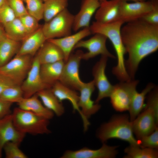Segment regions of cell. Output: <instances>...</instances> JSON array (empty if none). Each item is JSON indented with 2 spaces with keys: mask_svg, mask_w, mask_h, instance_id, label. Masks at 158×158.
Here are the masks:
<instances>
[{
  "mask_svg": "<svg viewBox=\"0 0 158 158\" xmlns=\"http://www.w3.org/2000/svg\"><path fill=\"white\" fill-rule=\"evenodd\" d=\"M98 0L99 1H100V2H102L104 1L107 0Z\"/></svg>",
  "mask_w": 158,
  "mask_h": 158,
  "instance_id": "45",
  "label": "cell"
},
{
  "mask_svg": "<svg viewBox=\"0 0 158 158\" xmlns=\"http://www.w3.org/2000/svg\"><path fill=\"white\" fill-rule=\"evenodd\" d=\"M100 4L98 0H83L80 11L74 15L72 29L77 31L82 28L90 27L92 17Z\"/></svg>",
  "mask_w": 158,
  "mask_h": 158,
  "instance_id": "18",
  "label": "cell"
},
{
  "mask_svg": "<svg viewBox=\"0 0 158 158\" xmlns=\"http://www.w3.org/2000/svg\"><path fill=\"white\" fill-rule=\"evenodd\" d=\"M40 64L37 55L33 58L31 68L20 85L24 97H30L38 92L50 88L42 81L40 73Z\"/></svg>",
  "mask_w": 158,
  "mask_h": 158,
  "instance_id": "12",
  "label": "cell"
},
{
  "mask_svg": "<svg viewBox=\"0 0 158 158\" xmlns=\"http://www.w3.org/2000/svg\"><path fill=\"white\" fill-rule=\"evenodd\" d=\"M16 17L6 2L0 8V23L4 27Z\"/></svg>",
  "mask_w": 158,
  "mask_h": 158,
  "instance_id": "36",
  "label": "cell"
},
{
  "mask_svg": "<svg viewBox=\"0 0 158 158\" xmlns=\"http://www.w3.org/2000/svg\"><path fill=\"white\" fill-rule=\"evenodd\" d=\"M120 0L126 1H133L134 2H137V1H146V0Z\"/></svg>",
  "mask_w": 158,
  "mask_h": 158,
  "instance_id": "42",
  "label": "cell"
},
{
  "mask_svg": "<svg viewBox=\"0 0 158 158\" xmlns=\"http://www.w3.org/2000/svg\"><path fill=\"white\" fill-rule=\"evenodd\" d=\"M152 8L140 19L149 24L158 25V0H150Z\"/></svg>",
  "mask_w": 158,
  "mask_h": 158,
  "instance_id": "37",
  "label": "cell"
},
{
  "mask_svg": "<svg viewBox=\"0 0 158 158\" xmlns=\"http://www.w3.org/2000/svg\"><path fill=\"white\" fill-rule=\"evenodd\" d=\"M1 150H2L0 148V158L1 157Z\"/></svg>",
  "mask_w": 158,
  "mask_h": 158,
  "instance_id": "44",
  "label": "cell"
},
{
  "mask_svg": "<svg viewBox=\"0 0 158 158\" xmlns=\"http://www.w3.org/2000/svg\"><path fill=\"white\" fill-rule=\"evenodd\" d=\"M138 144L142 147H147L156 149L158 148V128L150 134L137 140Z\"/></svg>",
  "mask_w": 158,
  "mask_h": 158,
  "instance_id": "34",
  "label": "cell"
},
{
  "mask_svg": "<svg viewBox=\"0 0 158 158\" xmlns=\"http://www.w3.org/2000/svg\"><path fill=\"white\" fill-rule=\"evenodd\" d=\"M154 87V84L150 83L141 92H138L136 90L133 92L128 110L131 121H133L140 113L143 108L146 95Z\"/></svg>",
  "mask_w": 158,
  "mask_h": 158,
  "instance_id": "26",
  "label": "cell"
},
{
  "mask_svg": "<svg viewBox=\"0 0 158 158\" xmlns=\"http://www.w3.org/2000/svg\"><path fill=\"white\" fill-rule=\"evenodd\" d=\"M33 56L29 55L15 56L0 67V73L8 77L16 84L21 85L32 66Z\"/></svg>",
  "mask_w": 158,
  "mask_h": 158,
  "instance_id": "6",
  "label": "cell"
},
{
  "mask_svg": "<svg viewBox=\"0 0 158 158\" xmlns=\"http://www.w3.org/2000/svg\"><path fill=\"white\" fill-rule=\"evenodd\" d=\"M50 89L60 102H62L65 100L69 101L74 111L78 112L82 118V114L78 105L79 95L76 90L65 85L59 80L54 83Z\"/></svg>",
  "mask_w": 158,
  "mask_h": 158,
  "instance_id": "22",
  "label": "cell"
},
{
  "mask_svg": "<svg viewBox=\"0 0 158 158\" xmlns=\"http://www.w3.org/2000/svg\"><path fill=\"white\" fill-rule=\"evenodd\" d=\"M131 122L133 134L138 140L150 134L158 127V117L151 108L146 106L143 111Z\"/></svg>",
  "mask_w": 158,
  "mask_h": 158,
  "instance_id": "11",
  "label": "cell"
},
{
  "mask_svg": "<svg viewBox=\"0 0 158 158\" xmlns=\"http://www.w3.org/2000/svg\"><path fill=\"white\" fill-rule=\"evenodd\" d=\"M26 4L28 13L35 18L38 21L43 19L44 1L43 0H23Z\"/></svg>",
  "mask_w": 158,
  "mask_h": 158,
  "instance_id": "32",
  "label": "cell"
},
{
  "mask_svg": "<svg viewBox=\"0 0 158 158\" xmlns=\"http://www.w3.org/2000/svg\"><path fill=\"white\" fill-rule=\"evenodd\" d=\"M134 135L131 122L128 116L123 115L114 116L109 121L102 124L97 136L102 143L115 138L126 141L131 145L139 146Z\"/></svg>",
  "mask_w": 158,
  "mask_h": 158,
  "instance_id": "3",
  "label": "cell"
},
{
  "mask_svg": "<svg viewBox=\"0 0 158 158\" xmlns=\"http://www.w3.org/2000/svg\"><path fill=\"white\" fill-rule=\"evenodd\" d=\"M108 57L101 55L99 60L94 66L92 71L93 80L98 90V94L95 102L98 103L103 99L109 97L114 85L110 83L105 74Z\"/></svg>",
  "mask_w": 158,
  "mask_h": 158,
  "instance_id": "13",
  "label": "cell"
},
{
  "mask_svg": "<svg viewBox=\"0 0 158 158\" xmlns=\"http://www.w3.org/2000/svg\"><path fill=\"white\" fill-rule=\"evenodd\" d=\"M107 37L100 34L95 33L89 39L81 40L75 46L73 50L83 48L87 49L88 52L83 53L82 59L88 60L99 55L105 56L108 57L115 58L116 57L107 49L106 46Z\"/></svg>",
  "mask_w": 158,
  "mask_h": 158,
  "instance_id": "10",
  "label": "cell"
},
{
  "mask_svg": "<svg viewBox=\"0 0 158 158\" xmlns=\"http://www.w3.org/2000/svg\"><path fill=\"white\" fill-rule=\"evenodd\" d=\"M4 27L7 37L16 41L22 42L29 35L18 17Z\"/></svg>",
  "mask_w": 158,
  "mask_h": 158,
  "instance_id": "28",
  "label": "cell"
},
{
  "mask_svg": "<svg viewBox=\"0 0 158 158\" xmlns=\"http://www.w3.org/2000/svg\"><path fill=\"white\" fill-rule=\"evenodd\" d=\"M21 44V42L13 40L7 37L0 41V67L16 55Z\"/></svg>",
  "mask_w": 158,
  "mask_h": 158,
  "instance_id": "27",
  "label": "cell"
},
{
  "mask_svg": "<svg viewBox=\"0 0 158 158\" xmlns=\"http://www.w3.org/2000/svg\"><path fill=\"white\" fill-rule=\"evenodd\" d=\"M6 1L16 17H19L28 13L23 0H6Z\"/></svg>",
  "mask_w": 158,
  "mask_h": 158,
  "instance_id": "38",
  "label": "cell"
},
{
  "mask_svg": "<svg viewBox=\"0 0 158 158\" xmlns=\"http://www.w3.org/2000/svg\"><path fill=\"white\" fill-rule=\"evenodd\" d=\"M23 98V93L21 86L17 84L8 87L0 95V99L12 103H18Z\"/></svg>",
  "mask_w": 158,
  "mask_h": 158,
  "instance_id": "31",
  "label": "cell"
},
{
  "mask_svg": "<svg viewBox=\"0 0 158 158\" xmlns=\"http://www.w3.org/2000/svg\"><path fill=\"white\" fill-rule=\"evenodd\" d=\"M93 80L83 83L79 91V99L78 103L79 107L82 114L84 131H86L90 125L88 119L95 114L100 109L101 106L91 99L92 95L95 90Z\"/></svg>",
  "mask_w": 158,
  "mask_h": 158,
  "instance_id": "9",
  "label": "cell"
},
{
  "mask_svg": "<svg viewBox=\"0 0 158 158\" xmlns=\"http://www.w3.org/2000/svg\"><path fill=\"white\" fill-rule=\"evenodd\" d=\"M43 105L58 116L62 115L65 112V109L62 102L51 91L50 88L42 90L36 94Z\"/></svg>",
  "mask_w": 158,
  "mask_h": 158,
  "instance_id": "25",
  "label": "cell"
},
{
  "mask_svg": "<svg viewBox=\"0 0 158 158\" xmlns=\"http://www.w3.org/2000/svg\"><path fill=\"white\" fill-rule=\"evenodd\" d=\"M84 52L78 50L71 53L64 64L59 81L76 91H79L84 83L80 78L79 68Z\"/></svg>",
  "mask_w": 158,
  "mask_h": 158,
  "instance_id": "7",
  "label": "cell"
},
{
  "mask_svg": "<svg viewBox=\"0 0 158 158\" xmlns=\"http://www.w3.org/2000/svg\"><path fill=\"white\" fill-rule=\"evenodd\" d=\"M68 0H47L44 1L43 18L47 22L66 8Z\"/></svg>",
  "mask_w": 158,
  "mask_h": 158,
  "instance_id": "29",
  "label": "cell"
},
{
  "mask_svg": "<svg viewBox=\"0 0 158 158\" xmlns=\"http://www.w3.org/2000/svg\"><path fill=\"white\" fill-rule=\"evenodd\" d=\"M74 15L66 8L42 26L46 40L59 38L71 34Z\"/></svg>",
  "mask_w": 158,
  "mask_h": 158,
  "instance_id": "5",
  "label": "cell"
},
{
  "mask_svg": "<svg viewBox=\"0 0 158 158\" xmlns=\"http://www.w3.org/2000/svg\"><path fill=\"white\" fill-rule=\"evenodd\" d=\"M47 40L41 26L22 42L20 49L15 56L29 55L33 56Z\"/></svg>",
  "mask_w": 158,
  "mask_h": 158,
  "instance_id": "20",
  "label": "cell"
},
{
  "mask_svg": "<svg viewBox=\"0 0 158 158\" xmlns=\"http://www.w3.org/2000/svg\"><path fill=\"white\" fill-rule=\"evenodd\" d=\"M18 18L29 34L35 32L41 27L39 23V21L28 13Z\"/></svg>",
  "mask_w": 158,
  "mask_h": 158,
  "instance_id": "35",
  "label": "cell"
},
{
  "mask_svg": "<svg viewBox=\"0 0 158 158\" xmlns=\"http://www.w3.org/2000/svg\"><path fill=\"white\" fill-rule=\"evenodd\" d=\"M152 8L151 0L128 3L120 1L119 5L120 20L128 23L140 19Z\"/></svg>",
  "mask_w": 158,
  "mask_h": 158,
  "instance_id": "14",
  "label": "cell"
},
{
  "mask_svg": "<svg viewBox=\"0 0 158 158\" xmlns=\"http://www.w3.org/2000/svg\"><path fill=\"white\" fill-rule=\"evenodd\" d=\"M117 146H110L103 143L99 149L93 150L84 147L76 150H67L61 158H113L117 154Z\"/></svg>",
  "mask_w": 158,
  "mask_h": 158,
  "instance_id": "15",
  "label": "cell"
},
{
  "mask_svg": "<svg viewBox=\"0 0 158 158\" xmlns=\"http://www.w3.org/2000/svg\"><path fill=\"white\" fill-rule=\"evenodd\" d=\"M92 34L89 28H85L76 33L59 38L49 39L61 49L64 56V61L65 62L73 50L76 44L84 38Z\"/></svg>",
  "mask_w": 158,
  "mask_h": 158,
  "instance_id": "19",
  "label": "cell"
},
{
  "mask_svg": "<svg viewBox=\"0 0 158 158\" xmlns=\"http://www.w3.org/2000/svg\"><path fill=\"white\" fill-rule=\"evenodd\" d=\"M46 0H43V1H46Z\"/></svg>",
  "mask_w": 158,
  "mask_h": 158,
  "instance_id": "46",
  "label": "cell"
},
{
  "mask_svg": "<svg viewBox=\"0 0 158 158\" xmlns=\"http://www.w3.org/2000/svg\"><path fill=\"white\" fill-rule=\"evenodd\" d=\"M25 134L19 131L14 124L12 114L0 118V148L9 142L19 144L24 139Z\"/></svg>",
  "mask_w": 158,
  "mask_h": 158,
  "instance_id": "16",
  "label": "cell"
},
{
  "mask_svg": "<svg viewBox=\"0 0 158 158\" xmlns=\"http://www.w3.org/2000/svg\"><path fill=\"white\" fill-rule=\"evenodd\" d=\"M12 115L14 125L21 133L33 135L51 133L48 119L18 107L14 109Z\"/></svg>",
  "mask_w": 158,
  "mask_h": 158,
  "instance_id": "4",
  "label": "cell"
},
{
  "mask_svg": "<svg viewBox=\"0 0 158 158\" xmlns=\"http://www.w3.org/2000/svg\"><path fill=\"white\" fill-rule=\"evenodd\" d=\"M64 60L40 64V73L43 82L50 88L59 81L65 63Z\"/></svg>",
  "mask_w": 158,
  "mask_h": 158,
  "instance_id": "24",
  "label": "cell"
},
{
  "mask_svg": "<svg viewBox=\"0 0 158 158\" xmlns=\"http://www.w3.org/2000/svg\"><path fill=\"white\" fill-rule=\"evenodd\" d=\"M157 149L142 147L138 145H131L124 150L126 158H157Z\"/></svg>",
  "mask_w": 158,
  "mask_h": 158,
  "instance_id": "30",
  "label": "cell"
},
{
  "mask_svg": "<svg viewBox=\"0 0 158 158\" xmlns=\"http://www.w3.org/2000/svg\"><path fill=\"white\" fill-rule=\"evenodd\" d=\"M17 104L20 109L30 111L49 120L54 116V113L43 105L36 94L28 98H23Z\"/></svg>",
  "mask_w": 158,
  "mask_h": 158,
  "instance_id": "23",
  "label": "cell"
},
{
  "mask_svg": "<svg viewBox=\"0 0 158 158\" xmlns=\"http://www.w3.org/2000/svg\"><path fill=\"white\" fill-rule=\"evenodd\" d=\"M6 37L4 27L0 23V41Z\"/></svg>",
  "mask_w": 158,
  "mask_h": 158,
  "instance_id": "41",
  "label": "cell"
},
{
  "mask_svg": "<svg viewBox=\"0 0 158 158\" xmlns=\"http://www.w3.org/2000/svg\"><path fill=\"white\" fill-rule=\"evenodd\" d=\"M120 0H107L100 2V5L95 13L96 21L108 24L120 20Z\"/></svg>",
  "mask_w": 158,
  "mask_h": 158,
  "instance_id": "17",
  "label": "cell"
},
{
  "mask_svg": "<svg viewBox=\"0 0 158 158\" xmlns=\"http://www.w3.org/2000/svg\"><path fill=\"white\" fill-rule=\"evenodd\" d=\"M139 81L131 80L121 81L114 85L109 97L113 108L116 111L123 112L128 111L132 95L136 90Z\"/></svg>",
  "mask_w": 158,
  "mask_h": 158,
  "instance_id": "8",
  "label": "cell"
},
{
  "mask_svg": "<svg viewBox=\"0 0 158 158\" xmlns=\"http://www.w3.org/2000/svg\"><path fill=\"white\" fill-rule=\"evenodd\" d=\"M19 144L9 142L3 147L6 158H27L28 156L19 148Z\"/></svg>",
  "mask_w": 158,
  "mask_h": 158,
  "instance_id": "33",
  "label": "cell"
},
{
  "mask_svg": "<svg viewBox=\"0 0 158 158\" xmlns=\"http://www.w3.org/2000/svg\"><path fill=\"white\" fill-rule=\"evenodd\" d=\"M124 23L121 20L108 24L101 23L95 21L93 22L90 26L92 33L102 34L111 42L117 59V65L113 68L112 72L122 82L131 80L126 68L124 56L126 53L121 35V29Z\"/></svg>",
  "mask_w": 158,
  "mask_h": 158,
  "instance_id": "2",
  "label": "cell"
},
{
  "mask_svg": "<svg viewBox=\"0 0 158 158\" xmlns=\"http://www.w3.org/2000/svg\"><path fill=\"white\" fill-rule=\"evenodd\" d=\"M36 55L40 64L56 62L64 60L63 53L56 45L47 40L42 46Z\"/></svg>",
  "mask_w": 158,
  "mask_h": 158,
  "instance_id": "21",
  "label": "cell"
},
{
  "mask_svg": "<svg viewBox=\"0 0 158 158\" xmlns=\"http://www.w3.org/2000/svg\"><path fill=\"white\" fill-rule=\"evenodd\" d=\"M6 0H0V8L6 2Z\"/></svg>",
  "mask_w": 158,
  "mask_h": 158,
  "instance_id": "43",
  "label": "cell"
},
{
  "mask_svg": "<svg viewBox=\"0 0 158 158\" xmlns=\"http://www.w3.org/2000/svg\"><path fill=\"white\" fill-rule=\"evenodd\" d=\"M12 104L0 99V118L11 114V108Z\"/></svg>",
  "mask_w": 158,
  "mask_h": 158,
  "instance_id": "39",
  "label": "cell"
},
{
  "mask_svg": "<svg viewBox=\"0 0 158 158\" xmlns=\"http://www.w3.org/2000/svg\"><path fill=\"white\" fill-rule=\"evenodd\" d=\"M121 39L128 58L125 60L127 71L134 79L141 61L158 48V25L139 19L129 22L121 28Z\"/></svg>",
  "mask_w": 158,
  "mask_h": 158,
  "instance_id": "1",
  "label": "cell"
},
{
  "mask_svg": "<svg viewBox=\"0 0 158 158\" xmlns=\"http://www.w3.org/2000/svg\"><path fill=\"white\" fill-rule=\"evenodd\" d=\"M15 84H17L10 78L0 73V95L6 88Z\"/></svg>",
  "mask_w": 158,
  "mask_h": 158,
  "instance_id": "40",
  "label": "cell"
}]
</instances>
